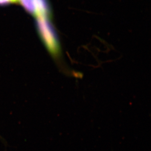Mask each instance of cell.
<instances>
[{"label":"cell","mask_w":151,"mask_h":151,"mask_svg":"<svg viewBox=\"0 0 151 151\" xmlns=\"http://www.w3.org/2000/svg\"><path fill=\"white\" fill-rule=\"evenodd\" d=\"M24 9L31 15L37 16V8L36 0H18Z\"/></svg>","instance_id":"cell-1"},{"label":"cell","mask_w":151,"mask_h":151,"mask_svg":"<svg viewBox=\"0 0 151 151\" xmlns=\"http://www.w3.org/2000/svg\"><path fill=\"white\" fill-rule=\"evenodd\" d=\"M17 2H18V0H0V5H4Z\"/></svg>","instance_id":"cell-2"}]
</instances>
